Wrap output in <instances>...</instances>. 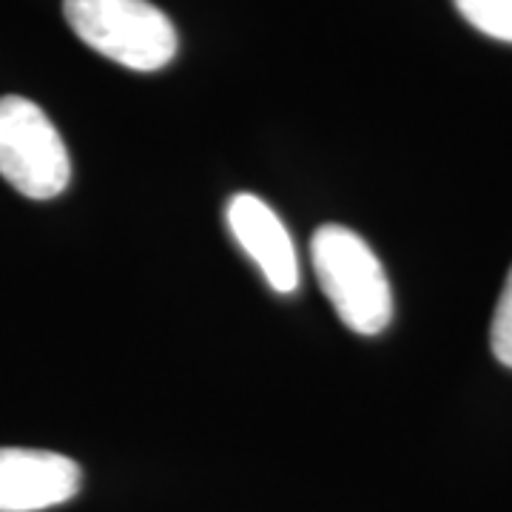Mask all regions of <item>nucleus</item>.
Returning a JSON list of instances; mask_svg holds the SVG:
<instances>
[{
	"mask_svg": "<svg viewBox=\"0 0 512 512\" xmlns=\"http://www.w3.org/2000/svg\"><path fill=\"white\" fill-rule=\"evenodd\" d=\"M311 262L339 319L359 336H379L393 319V291L379 256L345 225H322L311 239Z\"/></svg>",
	"mask_w": 512,
	"mask_h": 512,
	"instance_id": "f257e3e1",
	"label": "nucleus"
},
{
	"mask_svg": "<svg viewBox=\"0 0 512 512\" xmlns=\"http://www.w3.org/2000/svg\"><path fill=\"white\" fill-rule=\"evenodd\" d=\"M72 32L131 72H160L177 57V29L148 0H63Z\"/></svg>",
	"mask_w": 512,
	"mask_h": 512,
	"instance_id": "f03ea898",
	"label": "nucleus"
},
{
	"mask_svg": "<svg viewBox=\"0 0 512 512\" xmlns=\"http://www.w3.org/2000/svg\"><path fill=\"white\" fill-rule=\"evenodd\" d=\"M0 177L29 200H55L72 180L66 143L29 97H0Z\"/></svg>",
	"mask_w": 512,
	"mask_h": 512,
	"instance_id": "7ed1b4c3",
	"label": "nucleus"
},
{
	"mask_svg": "<svg viewBox=\"0 0 512 512\" xmlns=\"http://www.w3.org/2000/svg\"><path fill=\"white\" fill-rule=\"evenodd\" d=\"M83 473L69 456L0 447V512H40L80 493Z\"/></svg>",
	"mask_w": 512,
	"mask_h": 512,
	"instance_id": "20e7f679",
	"label": "nucleus"
},
{
	"mask_svg": "<svg viewBox=\"0 0 512 512\" xmlns=\"http://www.w3.org/2000/svg\"><path fill=\"white\" fill-rule=\"evenodd\" d=\"M225 220L239 248L251 256L276 293H293L299 288V259L293 239L268 202L254 194H234L225 208Z\"/></svg>",
	"mask_w": 512,
	"mask_h": 512,
	"instance_id": "39448f33",
	"label": "nucleus"
},
{
	"mask_svg": "<svg viewBox=\"0 0 512 512\" xmlns=\"http://www.w3.org/2000/svg\"><path fill=\"white\" fill-rule=\"evenodd\" d=\"M458 15L481 35L512 43V0H453Z\"/></svg>",
	"mask_w": 512,
	"mask_h": 512,
	"instance_id": "423d86ee",
	"label": "nucleus"
},
{
	"mask_svg": "<svg viewBox=\"0 0 512 512\" xmlns=\"http://www.w3.org/2000/svg\"><path fill=\"white\" fill-rule=\"evenodd\" d=\"M490 345H493L495 359L504 367H512V268L504 282V291L498 296V305H495Z\"/></svg>",
	"mask_w": 512,
	"mask_h": 512,
	"instance_id": "0eeeda50",
	"label": "nucleus"
}]
</instances>
